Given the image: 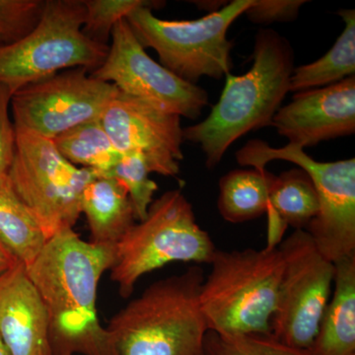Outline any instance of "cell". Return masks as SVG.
Here are the masks:
<instances>
[{
    "label": "cell",
    "instance_id": "6da1fadb",
    "mask_svg": "<svg viewBox=\"0 0 355 355\" xmlns=\"http://www.w3.org/2000/svg\"><path fill=\"white\" fill-rule=\"evenodd\" d=\"M114 256L116 247L84 241L67 229L25 266L46 309L53 355H114L97 309L98 286Z\"/></svg>",
    "mask_w": 355,
    "mask_h": 355
},
{
    "label": "cell",
    "instance_id": "7a4b0ae2",
    "mask_svg": "<svg viewBox=\"0 0 355 355\" xmlns=\"http://www.w3.org/2000/svg\"><path fill=\"white\" fill-rule=\"evenodd\" d=\"M294 51L288 40L272 30L254 38L252 69L226 76L218 103L202 123L183 128L184 140L200 146L209 169L220 163L231 144L246 133L272 125L289 92Z\"/></svg>",
    "mask_w": 355,
    "mask_h": 355
},
{
    "label": "cell",
    "instance_id": "3957f363",
    "mask_svg": "<svg viewBox=\"0 0 355 355\" xmlns=\"http://www.w3.org/2000/svg\"><path fill=\"white\" fill-rule=\"evenodd\" d=\"M205 277L200 266H190L154 282L119 311L106 327L114 355H205Z\"/></svg>",
    "mask_w": 355,
    "mask_h": 355
},
{
    "label": "cell",
    "instance_id": "277c9868",
    "mask_svg": "<svg viewBox=\"0 0 355 355\" xmlns=\"http://www.w3.org/2000/svg\"><path fill=\"white\" fill-rule=\"evenodd\" d=\"M209 265L200 291L209 331L224 336L270 335L284 268L279 247L217 250Z\"/></svg>",
    "mask_w": 355,
    "mask_h": 355
},
{
    "label": "cell",
    "instance_id": "5b68a950",
    "mask_svg": "<svg viewBox=\"0 0 355 355\" xmlns=\"http://www.w3.org/2000/svg\"><path fill=\"white\" fill-rule=\"evenodd\" d=\"M217 249L180 190L166 191L116 244L111 279L128 298L144 275L174 261L210 263Z\"/></svg>",
    "mask_w": 355,
    "mask_h": 355
},
{
    "label": "cell",
    "instance_id": "8992f818",
    "mask_svg": "<svg viewBox=\"0 0 355 355\" xmlns=\"http://www.w3.org/2000/svg\"><path fill=\"white\" fill-rule=\"evenodd\" d=\"M84 17L83 0H46L31 32L0 44V83L15 93L64 70L83 67L91 73L101 67L109 44L83 34Z\"/></svg>",
    "mask_w": 355,
    "mask_h": 355
},
{
    "label": "cell",
    "instance_id": "52a82bcc",
    "mask_svg": "<svg viewBox=\"0 0 355 355\" xmlns=\"http://www.w3.org/2000/svg\"><path fill=\"white\" fill-rule=\"evenodd\" d=\"M253 0H234L196 20H165L142 6L128 16L133 34L144 49L157 53L160 64L180 78L197 84L203 76L220 79L232 67L231 24L246 12Z\"/></svg>",
    "mask_w": 355,
    "mask_h": 355
},
{
    "label": "cell",
    "instance_id": "ba28073f",
    "mask_svg": "<svg viewBox=\"0 0 355 355\" xmlns=\"http://www.w3.org/2000/svg\"><path fill=\"white\" fill-rule=\"evenodd\" d=\"M236 159L240 165L260 171L273 160L298 165L312 180L319 196V214L306 228L317 249L334 263L354 256V158L320 162L293 144L275 148L263 140L254 139L237 151Z\"/></svg>",
    "mask_w": 355,
    "mask_h": 355
},
{
    "label": "cell",
    "instance_id": "9c48e42d",
    "mask_svg": "<svg viewBox=\"0 0 355 355\" xmlns=\"http://www.w3.org/2000/svg\"><path fill=\"white\" fill-rule=\"evenodd\" d=\"M8 179L48 238L73 229L81 214L84 189L94 172L72 165L51 139L16 128Z\"/></svg>",
    "mask_w": 355,
    "mask_h": 355
},
{
    "label": "cell",
    "instance_id": "30bf717a",
    "mask_svg": "<svg viewBox=\"0 0 355 355\" xmlns=\"http://www.w3.org/2000/svg\"><path fill=\"white\" fill-rule=\"evenodd\" d=\"M284 268L270 334L293 349L314 343L331 299L335 263L320 253L306 230H295L280 244Z\"/></svg>",
    "mask_w": 355,
    "mask_h": 355
},
{
    "label": "cell",
    "instance_id": "8fae6325",
    "mask_svg": "<svg viewBox=\"0 0 355 355\" xmlns=\"http://www.w3.org/2000/svg\"><path fill=\"white\" fill-rule=\"evenodd\" d=\"M114 84L77 67L16 91L11 99L14 127L53 140L77 125L99 120L118 94Z\"/></svg>",
    "mask_w": 355,
    "mask_h": 355
},
{
    "label": "cell",
    "instance_id": "7c38bea8",
    "mask_svg": "<svg viewBox=\"0 0 355 355\" xmlns=\"http://www.w3.org/2000/svg\"><path fill=\"white\" fill-rule=\"evenodd\" d=\"M111 38L104 62L91 76L166 113L191 120L200 116L209 104L207 91L149 57L127 20L114 26Z\"/></svg>",
    "mask_w": 355,
    "mask_h": 355
},
{
    "label": "cell",
    "instance_id": "4fadbf2b",
    "mask_svg": "<svg viewBox=\"0 0 355 355\" xmlns=\"http://www.w3.org/2000/svg\"><path fill=\"white\" fill-rule=\"evenodd\" d=\"M100 120L121 155L139 154L151 173L165 177L179 175L184 159L179 116L119 91Z\"/></svg>",
    "mask_w": 355,
    "mask_h": 355
},
{
    "label": "cell",
    "instance_id": "5bb4252c",
    "mask_svg": "<svg viewBox=\"0 0 355 355\" xmlns=\"http://www.w3.org/2000/svg\"><path fill=\"white\" fill-rule=\"evenodd\" d=\"M272 125L293 146H317L355 132V76L326 87L296 93L279 109Z\"/></svg>",
    "mask_w": 355,
    "mask_h": 355
},
{
    "label": "cell",
    "instance_id": "9a60e30c",
    "mask_svg": "<svg viewBox=\"0 0 355 355\" xmlns=\"http://www.w3.org/2000/svg\"><path fill=\"white\" fill-rule=\"evenodd\" d=\"M0 338L9 355H53L43 301L21 263L0 275Z\"/></svg>",
    "mask_w": 355,
    "mask_h": 355
},
{
    "label": "cell",
    "instance_id": "2e32d148",
    "mask_svg": "<svg viewBox=\"0 0 355 355\" xmlns=\"http://www.w3.org/2000/svg\"><path fill=\"white\" fill-rule=\"evenodd\" d=\"M334 282L311 355H355V254L335 263Z\"/></svg>",
    "mask_w": 355,
    "mask_h": 355
},
{
    "label": "cell",
    "instance_id": "e0dca14e",
    "mask_svg": "<svg viewBox=\"0 0 355 355\" xmlns=\"http://www.w3.org/2000/svg\"><path fill=\"white\" fill-rule=\"evenodd\" d=\"M81 214L87 220L90 242L116 246L135 223L127 191L111 177L96 176L84 189Z\"/></svg>",
    "mask_w": 355,
    "mask_h": 355
},
{
    "label": "cell",
    "instance_id": "ac0fdd59",
    "mask_svg": "<svg viewBox=\"0 0 355 355\" xmlns=\"http://www.w3.org/2000/svg\"><path fill=\"white\" fill-rule=\"evenodd\" d=\"M319 210V196L307 173L292 169L275 176L266 212L272 230L282 233L286 226L306 230Z\"/></svg>",
    "mask_w": 355,
    "mask_h": 355
},
{
    "label": "cell",
    "instance_id": "d6986e66",
    "mask_svg": "<svg viewBox=\"0 0 355 355\" xmlns=\"http://www.w3.org/2000/svg\"><path fill=\"white\" fill-rule=\"evenodd\" d=\"M275 175L266 170H233L219 181L217 207L224 220L242 223L268 212Z\"/></svg>",
    "mask_w": 355,
    "mask_h": 355
},
{
    "label": "cell",
    "instance_id": "ffe728a7",
    "mask_svg": "<svg viewBox=\"0 0 355 355\" xmlns=\"http://www.w3.org/2000/svg\"><path fill=\"white\" fill-rule=\"evenodd\" d=\"M46 241L38 220L13 190L8 177L0 180V242L27 266L41 253Z\"/></svg>",
    "mask_w": 355,
    "mask_h": 355
},
{
    "label": "cell",
    "instance_id": "44dd1931",
    "mask_svg": "<svg viewBox=\"0 0 355 355\" xmlns=\"http://www.w3.org/2000/svg\"><path fill=\"white\" fill-rule=\"evenodd\" d=\"M338 15L345 29L333 48L324 57L309 64L294 69L289 92H302L313 88L333 85L355 73V11L342 9Z\"/></svg>",
    "mask_w": 355,
    "mask_h": 355
},
{
    "label": "cell",
    "instance_id": "7402d4cb",
    "mask_svg": "<svg viewBox=\"0 0 355 355\" xmlns=\"http://www.w3.org/2000/svg\"><path fill=\"white\" fill-rule=\"evenodd\" d=\"M51 141L72 165L90 170L96 176H106L121 157L100 119L77 125Z\"/></svg>",
    "mask_w": 355,
    "mask_h": 355
},
{
    "label": "cell",
    "instance_id": "603a6c76",
    "mask_svg": "<svg viewBox=\"0 0 355 355\" xmlns=\"http://www.w3.org/2000/svg\"><path fill=\"white\" fill-rule=\"evenodd\" d=\"M163 3L147 0H83L85 17L83 33L96 43L108 44L114 26L120 21L127 19L139 7L158 8Z\"/></svg>",
    "mask_w": 355,
    "mask_h": 355
},
{
    "label": "cell",
    "instance_id": "cb8c5ba5",
    "mask_svg": "<svg viewBox=\"0 0 355 355\" xmlns=\"http://www.w3.org/2000/svg\"><path fill=\"white\" fill-rule=\"evenodd\" d=\"M151 174L146 159L139 154H125L112 168L107 177L113 178L127 191L135 209V218H146L158 184L150 179Z\"/></svg>",
    "mask_w": 355,
    "mask_h": 355
},
{
    "label": "cell",
    "instance_id": "d4e9b609",
    "mask_svg": "<svg viewBox=\"0 0 355 355\" xmlns=\"http://www.w3.org/2000/svg\"><path fill=\"white\" fill-rule=\"evenodd\" d=\"M205 355H311L308 350L293 349L270 335L224 336L209 331Z\"/></svg>",
    "mask_w": 355,
    "mask_h": 355
},
{
    "label": "cell",
    "instance_id": "484cf974",
    "mask_svg": "<svg viewBox=\"0 0 355 355\" xmlns=\"http://www.w3.org/2000/svg\"><path fill=\"white\" fill-rule=\"evenodd\" d=\"M44 0H0L1 44L13 43L34 29L43 12Z\"/></svg>",
    "mask_w": 355,
    "mask_h": 355
},
{
    "label": "cell",
    "instance_id": "4316f807",
    "mask_svg": "<svg viewBox=\"0 0 355 355\" xmlns=\"http://www.w3.org/2000/svg\"><path fill=\"white\" fill-rule=\"evenodd\" d=\"M13 94L8 86L0 83V180L8 177L15 151V127L10 119Z\"/></svg>",
    "mask_w": 355,
    "mask_h": 355
},
{
    "label": "cell",
    "instance_id": "83f0119b",
    "mask_svg": "<svg viewBox=\"0 0 355 355\" xmlns=\"http://www.w3.org/2000/svg\"><path fill=\"white\" fill-rule=\"evenodd\" d=\"M307 3L304 0H253L247 9V17L257 24L289 22L297 18L301 7Z\"/></svg>",
    "mask_w": 355,
    "mask_h": 355
},
{
    "label": "cell",
    "instance_id": "f1b7e54d",
    "mask_svg": "<svg viewBox=\"0 0 355 355\" xmlns=\"http://www.w3.org/2000/svg\"><path fill=\"white\" fill-rule=\"evenodd\" d=\"M19 261L8 249L0 242V275L14 268Z\"/></svg>",
    "mask_w": 355,
    "mask_h": 355
},
{
    "label": "cell",
    "instance_id": "f546056e",
    "mask_svg": "<svg viewBox=\"0 0 355 355\" xmlns=\"http://www.w3.org/2000/svg\"><path fill=\"white\" fill-rule=\"evenodd\" d=\"M0 355H9L8 352H7L6 345H4L1 338H0Z\"/></svg>",
    "mask_w": 355,
    "mask_h": 355
},
{
    "label": "cell",
    "instance_id": "4dcf8cb0",
    "mask_svg": "<svg viewBox=\"0 0 355 355\" xmlns=\"http://www.w3.org/2000/svg\"><path fill=\"white\" fill-rule=\"evenodd\" d=\"M1 43H2V42H1V38H0V44H1Z\"/></svg>",
    "mask_w": 355,
    "mask_h": 355
}]
</instances>
